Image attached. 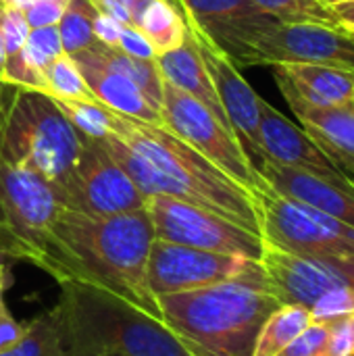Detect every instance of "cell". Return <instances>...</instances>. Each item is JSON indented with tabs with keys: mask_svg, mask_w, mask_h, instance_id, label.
I'll list each match as a JSON object with an SVG mask.
<instances>
[{
	"mask_svg": "<svg viewBox=\"0 0 354 356\" xmlns=\"http://www.w3.org/2000/svg\"><path fill=\"white\" fill-rule=\"evenodd\" d=\"M104 127L108 152L146 198H177L261 236L255 194L165 125L142 123L104 106Z\"/></svg>",
	"mask_w": 354,
	"mask_h": 356,
	"instance_id": "cell-1",
	"label": "cell"
},
{
	"mask_svg": "<svg viewBox=\"0 0 354 356\" xmlns=\"http://www.w3.org/2000/svg\"><path fill=\"white\" fill-rule=\"evenodd\" d=\"M52 240L65 282L100 288L161 319L159 300L148 288V254L154 242L146 209L119 215H86L61 209Z\"/></svg>",
	"mask_w": 354,
	"mask_h": 356,
	"instance_id": "cell-2",
	"label": "cell"
},
{
	"mask_svg": "<svg viewBox=\"0 0 354 356\" xmlns=\"http://www.w3.org/2000/svg\"><path fill=\"white\" fill-rule=\"evenodd\" d=\"M50 313L63 356H192L169 327L83 282H61Z\"/></svg>",
	"mask_w": 354,
	"mask_h": 356,
	"instance_id": "cell-3",
	"label": "cell"
},
{
	"mask_svg": "<svg viewBox=\"0 0 354 356\" xmlns=\"http://www.w3.org/2000/svg\"><path fill=\"white\" fill-rule=\"evenodd\" d=\"M280 307L271 292L240 282L159 298L161 321L192 356H252L263 323Z\"/></svg>",
	"mask_w": 354,
	"mask_h": 356,
	"instance_id": "cell-4",
	"label": "cell"
},
{
	"mask_svg": "<svg viewBox=\"0 0 354 356\" xmlns=\"http://www.w3.org/2000/svg\"><path fill=\"white\" fill-rule=\"evenodd\" d=\"M83 134L44 92L4 86L0 111V159L25 167L58 190L71 175Z\"/></svg>",
	"mask_w": 354,
	"mask_h": 356,
	"instance_id": "cell-5",
	"label": "cell"
},
{
	"mask_svg": "<svg viewBox=\"0 0 354 356\" xmlns=\"http://www.w3.org/2000/svg\"><path fill=\"white\" fill-rule=\"evenodd\" d=\"M63 204L48 181L0 159V259L29 263L58 284L67 280L52 225Z\"/></svg>",
	"mask_w": 354,
	"mask_h": 356,
	"instance_id": "cell-6",
	"label": "cell"
},
{
	"mask_svg": "<svg viewBox=\"0 0 354 356\" xmlns=\"http://www.w3.org/2000/svg\"><path fill=\"white\" fill-rule=\"evenodd\" d=\"M261 236L265 244L303 259L354 257V227L298 204L263 184L257 192Z\"/></svg>",
	"mask_w": 354,
	"mask_h": 356,
	"instance_id": "cell-7",
	"label": "cell"
},
{
	"mask_svg": "<svg viewBox=\"0 0 354 356\" xmlns=\"http://www.w3.org/2000/svg\"><path fill=\"white\" fill-rule=\"evenodd\" d=\"M161 115L169 131L252 194L265 184L238 136L204 104L163 79Z\"/></svg>",
	"mask_w": 354,
	"mask_h": 356,
	"instance_id": "cell-8",
	"label": "cell"
},
{
	"mask_svg": "<svg viewBox=\"0 0 354 356\" xmlns=\"http://www.w3.org/2000/svg\"><path fill=\"white\" fill-rule=\"evenodd\" d=\"M146 280L156 300L161 296L227 282H240L269 292V282L261 261L198 250L163 240L152 242Z\"/></svg>",
	"mask_w": 354,
	"mask_h": 356,
	"instance_id": "cell-9",
	"label": "cell"
},
{
	"mask_svg": "<svg viewBox=\"0 0 354 356\" xmlns=\"http://www.w3.org/2000/svg\"><path fill=\"white\" fill-rule=\"evenodd\" d=\"M146 211L152 221L154 240L252 261H261L263 257V236L209 209L169 196H150Z\"/></svg>",
	"mask_w": 354,
	"mask_h": 356,
	"instance_id": "cell-10",
	"label": "cell"
},
{
	"mask_svg": "<svg viewBox=\"0 0 354 356\" xmlns=\"http://www.w3.org/2000/svg\"><path fill=\"white\" fill-rule=\"evenodd\" d=\"M63 209L86 215H119L146 209V196L119 167L102 138L83 136L77 163L58 190Z\"/></svg>",
	"mask_w": 354,
	"mask_h": 356,
	"instance_id": "cell-11",
	"label": "cell"
},
{
	"mask_svg": "<svg viewBox=\"0 0 354 356\" xmlns=\"http://www.w3.org/2000/svg\"><path fill=\"white\" fill-rule=\"evenodd\" d=\"M284 63H311L354 75V33L340 25L275 23L248 44L242 58V67Z\"/></svg>",
	"mask_w": 354,
	"mask_h": 356,
	"instance_id": "cell-12",
	"label": "cell"
},
{
	"mask_svg": "<svg viewBox=\"0 0 354 356\" xmlns=\"http://www.w3.org/2000/svg\"><path fill=\"white\" fill-rule=\"evenodd\" d=\"M177 8V6H175ZM186 23V35L196 46L213 86L219 94V100L223 104V111L227 115V121L242 142L246 154L250 161L259 163V102L261 96L252 90V86L244 79L240 73V67L225 54V50L196 23V19L177 8Z\"/></svg>",
	"mask_w": 354,
	"mask_h": 356,
	"instance_id": "cell-13",
	"label": "cell"
},
{
	"mask_svg": "<svg viewBox=\"0 0 354 356\" xmlns=\"http://www.w3.org/2000/svg\"><path fill=\"white\" fill-rule=\"evenodd\" d=\"M259 163L271 161L275 165L309 171L334 181L353 179L323 154L300 125H294L265 98L259 102Z\"/></svg>",
	"mask_w": 354,
	"mask_h": 356,
	"instance_id": "cell-14",
	"label": "cell"
},
{
	"mask_svg": "<svg viewBox=\"0 0 354 356\" xmlns=\"http://www.w3.org/2000/svg\"><path fill=\"white\" fill-rule=\"evenodd\" d=\"M263 181L277 194L298 204L311 207L354 227V179L334 181L309 171L261 161L257 165Z\"/></svg>",
	"mask_w": 354,
	"mask_h": 356,
	"instance_id": "cell-15",
	"label": "cell"
},
{
	"mask_svg": "<svg viewBox=\"0 0 354 356\" xmlns=\"http://www.w3.org/2000/svg\"><path fill=\"white\" fill-rule=\"evenodd\" d=\"M284 98L288 100L294 117H298L300 127L309 138L323 150V154L346 175H354V106H315L290 88L277 86Z\"/></svg>",
	"mask_w": 354,
	"mask_h": 356,
	"instance_id": "cell-16",
	"label": "cell"
},
{
	"mask_svg": "<svg viewBox=\"0 0 354 356\" xmlns=\"http://www.w3.org/2000/svg\"><path fill=\"white\" fill-rule=\"evenodd\" d=\"M73 60L77 63L79 73L98 104L142 123L165 125L161 108L152 104L136 83L104 65L94 50H83L75 54Z\"/></svg>",
	"mask_w": 354,
	"mask_h": 356,
	"instance_id": "cell-17",
	"label": "cell"
},
{
	"mask_svg": "<svg viewBox=\"0 0 354 356\" xmlns=\"http://www.w3.org/2000/svg\"><path fill=\"white\" fill-rule=\"evenodd\" d=\"M275 83L290 88L315 106L348 104L353 98L354 75L311 63H284L271 67Z\"/></svg>",
	"mask_w": 354,
	"mask_h": 356,
	"instance_id": "cell-18",
	"label": "cell"
},
{
	"mask_svg": "<svg viewBox=\"0 0 354 356\" xmlns=\"http://www.w3.org/2000/svg\"><path fill=\"white\" fill-rule=\"evenodd\" d=\"M156 67L163 75L165 81H169L171 86H175L177 90L190 94L192 98H196L200 104H204L219 121H223L230 129V121L227 115L223 111V104L219 100V94L213 86V79L196 50V46L186 38V42L171 50V52H163L156 58ZM234 131V129H232Z\"/></svg>",
	"mask_w": 354,
	"mask_h": 356,
	"instance_id": "cell-19",
	"label": "cell"
},
{
	"mask_svg": "<svg viewBox=\"0 0 354 356\" xmlns=\"http://www.w3.org/2000/svg\"><path fill=\"white\" fill-rule=\"evenodd\" d=\"M294 286L300 302L311 307L319 296L336 288L354 292V257L351 259H300L294 271Z\"/></svg>",
	"mask_w": 354,
	"mask_h": 356,
	"instance_id": "cell-20",
	"label": "cell"
},
{
	"mask_svg": "<svg viewBox=\"0 0 354 356\" xmlns=\"http://www.w3.org/2000/svg\"><path fill=\"white\" fill-rule=\"evenodd\" d=\"M136 27L150 42L156 56L179 48L188 38L184 17L169 0H150L138 17Z\"/></svg>",
	"mask_w": 354,
	"mask_h": 356,
	"instance_id": "cell-21",
	"label": "cell"
},
{
	"mask_svg": "<svg viewBox=\"0 0 354 356\" xmlns=\"http://www.w3.org/2000/svg\"><path fill=\"white\" fill-rule=\"evenodd\" d=\"M313 323V315L300 305H282L263 323L252 356H275Z\"/></svg>",
	"mask_w": 354,
	"mask_h": 356,
	"instance_id": "cell-22",
	"label": "cell"
},
{
	"mask_svg": "<svg viewBox=\"0 0 354 356\" xmlns=\"http://www.w3.org/2000/svg\"><path fill=\"white\" fill-rule=\"evenodd\" d=\"M96 52V56L108 65L113 71L121 73L123 77H127L131 83H136L146 98L156 104L161 108V94H163V75L156 67V60L150 58H138L131 56L127 52H123L117 46H106V44H96L94 48H90Z\"/></svg>",
	"mask_w": 354,
	"mask_h": 356,
	"instance_id": "cell-23",
	"label": "cell"
},
{
	"mask_svg": "<svg viewBox=\"0 0 354 356\" xmlns=\"http://www.w3.org/2000/svg\"><path fill=\"white\" fill-rule=\"evenodd\" d=\"M98 8L92 0H69L63 17L58 21V35L63 52L75 56L83 50H90L98 44L94 25Z\"/></svg>",
	"mask_w": 354,
	"mask_h": 356,
	"instance_id": "cell-24",
	"label": "cell"
},
{
	"mask_svg": "<svg viewBox=\"0 0 354 356\" xmlns=\"http://www.w3.org/2000/svg\"><path fill=\"white\" fill-rule=\"evenodd\" d=\"M261 10L280 23H319L338 25L328 0H252Z\"/></svg>",
	"mask_w": 354,
	"mask_h": 356,
	"instance_id": "cell-25",
	"label": "cell"
},
{
	"mask_svg": "<svg viewBox=\"0 0 354 356\" xmlns=\"http://www.w3.org/2000/svg\"><path fill=\"white\" fill-rule=\"evenodd\" d=\"M44 81H46V92L50 96H61V98H73V100H88L96 102L90 88L86 86L77 63L69 54H58L46 69H44Z\"/></svg>",
	"mask_w": 354,
	"mask_h": 356,
	"instance_id": "cell-26",
	"label": "cell"
},
{
	"mask_svg": "<svg viewBox=\"0 0 354 356\" xmlns=\"http://www.w3.org/2000/svg\"><path fill=\"white\" fill-rule=\"evenodd\" d=\"M0 356H63L50 313L29 321L21 338L6 350H0Z\"/></svg>",
	"mask_w": 354,
	"mask_h": 356,
	"instance_id": "cell-27",
	"label": "cell"
},
{
	"mask_svg": "<svg viewBox=\"0 0 354 356\" xmlns=\"http://www.w3.org/2000/svg\"><path fill=\"white\" fill-rule=\"evenodd\" d=\"M63 54V44L58 35V25H46V27H33L29 29L25 48H23V58L29 65L31 71L44 77V69L58 56Z\"/></svg>",
	"mask_w": 354,
	"mask_h": 356,
	"instance_id": "cell-28",
	"label": "cell"
},
{
	"mask_svg": "<svg viewBox=\"0 0 354 356\" xmlns=\"http://www.w3.org/2000/svg\"><path fill=\"white\" fill-rule=\"evenodd\" d=\"M2 35H4L6 58L23 52L27 35H29V25L19 6L2 4Z\"/></svg>",
	"mask_w": 354,
	"mask_h": 356,
	"instance_id": "cell-29",
	"label": "cell"
},
{
	"mask_svg": "<svg viewBox=\"0 0 354 356\" xmlns=\"http://www.w3.org/2000/svg\"><path fill=\"white\" fill-rule=\"evenodd\" d=\"M328 325L325 323H311L298 338H294L282 353L275 356H325L328 348Z\"/></svg>",
	"mask_w": 354,
	"mask_h": 356,
	"instance_id": "cell-30",
	"label": "cell"
},
{
	"mask_svg": "<svg viewBox=\"0 0 354 356\" xmlns=\"http://www.w3.org/2000/svg\"><path fill=\"white\" fill-rule=\"evenodd\" d=\"M330 338L325 356H354V311L325 323Z\"/></svg>",
	"mask_w": 354,
	"mask_h": 356,
	"instance_id": "cell-31",
	"label": "cell"
},
{
	"mask_svg": "<svg viewBox=\"0 0 354 356\" xmlns=\"http://www.w3.org/2000/svg\"><path fill=\"white\" fill-rule=\"evenodd\" d=\"M67 2L69 0H40V2H33V4H29V6H25L21 10L25 15V21L29 25V29L46 27V25H58Z\"/></svg>",
	"mask_w": 354,
	"mask_h": 356,
	"instance_id": "cell-32",
	"label": "cell"
},
{
	"mask_svg": "<svg viewBox=\"0 0 354 356\" xmlns=\"http://www.w3.org/2000/svg\"><path fill=\"white\" fill-rule=\"evenodd\" d=\"M117 48H121L123 52H127L131 56H138V58H150V60L156 58L154 48L142 35V31L138 27H134V25H127V23H121V35H119V46Z\"/></svg>",
	"mask_w": 354,
	"mask_h": 356,
	"instance_id": "cell-33",
	"label": "cell"
},
{
	"mask_svg": "<svg viewBox=\"0 0 354 356\" xmlns=\"http://www.w3.org/2000/svg\"><path fill=\"white\" fill-rule=\"evenodd\" d=\"M25 325H21L6 309V305H0V350H6L8 346H13L21 334H23Z\"/></svg>",
	"mask_w": 354,
	"mask_h": 356,
	"instance_id": "cell-34",
	"label": "cell"
},
{
	"mask_svg": "<svg viewBox=\"0 0 354 356\" xmlns=\"http://www.w3.org/2000/svg\"><path fill=\"white\" fill-rule=\"evenodd\" d=\"M94 31H96V38L100 44H106V46H119V35H121V23L104 13L98 10V17H96V25H94Z\"/></svg>",
	"mask_w": 354,
	"mask_h": 356,
	"instance_id": "cell-35",
	"label": "cell"
},
{
	"mask_svg": "<svg viewBox=\"0 0 354 356\" xmlns=\"http://www.w3.org/2000/svg\"><path fill=\"white\" fill-rule=\"evenodd\" d=\"M332 10H334V15H336L338 25L354 33V0L334 2V4H332Z\"/></svg>",
	"mask_w": 354,
	"mask_h": 356,
	"instance_id": "cell-36",
	"label": "cell"
},
{
	"mask_svg": "<svg viewBox=\"0 0 354 356\" xmlns=\"http://www.w3.org/2000/svg\"><path fill=\"white\" fill-rule=\"evenodd\" d=\"M10 284V271L8 267L0 261V305H4V292Z\"/></svg>",
	"mask_w": 354,
	"mask_h": 356,
	"instance_id": "cell-37",
	"label": "cell"
},
{
	"mask_svg": "<svg viewBox=\"0 0 354 356\" xmlns=\"http://www.w3.org/2000/svg\"><path fill=\"white\" fill-rule=\"evenodd\" d=\"M4 63H6V50H4V35H2V2H0V83H4Z\"/></svg>",
	"mask_w": 354,
	"mask_h": 356,
	"instance_id": "cell-38",
	"label": "cell"
},
{
	"mask_svg": "<svg viewBox=\"0 0 354 356\" xmlns=\"http://www.w3.org/2000/svg\"><path fill=\"white\" fill-rule=\"evenodd\" d=\"M2 4H13V6H19V8H25L33 2H40V0H0Z\"/></svg>",
	"mask_w": 354,
	"mask_h": 356,
	"instance_id": "cell-39",
	"label": "cell"
},
{
	"mask_svg": "<svg viewBox=\"0 0 354 356\" xmlns=\"http://www.w3.org/2000/svg\"><path fill=\"white\" fill-rule=\"evenodd\" d=\"M2 96H4V83H0V111H2Z\"/></svg>",
	"mask_w": 354,
	"mask_h": 356,
	"instance_id": "cell-40",
	"label": "cell"
},
{
	"mask_svg": "<svg viewBox=\"0 0 354 356\" xmlns=\"http://www.w3.org/2000/svg\"><path fill=\"white\" fill-rule=\"evenodd\" d=\"M330 4H334V2H342V0H328Z\"/></svg>",
	"mask_w": 354,
	"mask_h": 356,
	"instance_id": "cell-41",
	"label": "cell"
},
{
	"mask_svg": "<svg viewBox=\"0 0 354 356\" xmlns=\"http://www.w3.org/2000/svg\"><path fill=\"white\" fill-rule=\"evenodd\" d=\"M351 104H353V106H354V90H353V98H351Z\"/></svg>",
	"mask_w": 354,
	"mask_h": 356,
	"instance_id": "cell-42",
	"label": "cell"
}]
</instances>
